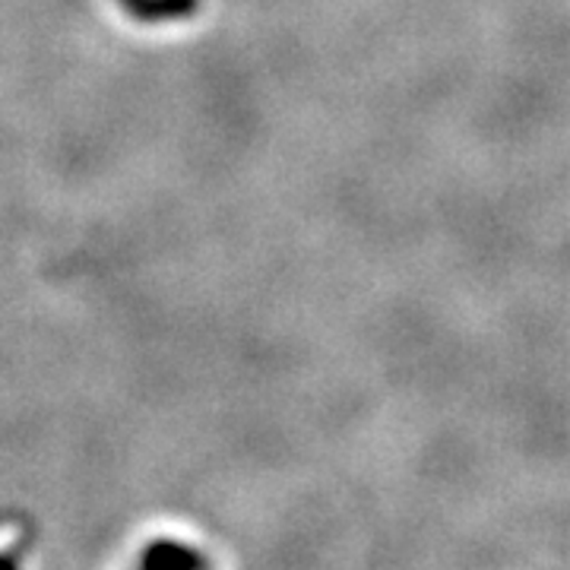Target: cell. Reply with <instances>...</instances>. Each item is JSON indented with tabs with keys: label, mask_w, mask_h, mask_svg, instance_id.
I'll return each instance as SVG.
<instances>
[{
	"label": "cell",
	"mask_w": 570,
	"mask_h": 570,
	"mask_svg": "<svg viewBox=\"0 0 570 570\" xmlns=\"http://www.w3.org/2000/svg\"><path fill=\"white\" fill-rule=\"evenodd\" d=\"M142 570H184L206 568V558L197 549L184 546L178 539H156L140 558Z\"/></svg>",
	"instance_id": "1"
},
{
	"label": "cell",
	"mask_w": 570,
	"mask_h": 570,
	"mask_svg": "<svg viewBox=\"0 0 570 570\" xmlns=\"http://www.w3.org/2000/svg\"><path fill=\"white\" fill-rule=\"evenodd\" d=\"M121 7L140 22H175L194 17L200 0H121Z\"/></svg>",
	"instance_id": "2"
}]
</instances>
